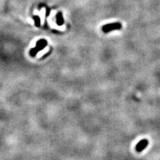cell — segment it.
Returning <instances> with one entry per match:
<instances>
[{
  "label": "cell",
  "instance_id": "6da1fadb",
  "mask_svg": "<svg viewBox=\"0 0 160 160\" xmlns=\"http://www.w3.org/2000/svg\"><path fill=\"white\" fill-rule=\"evenodd\" d=\"M121 28H122V25L119 23H113L103 25L102 27V30L104 33H108L110 31L119 29Z\"/></svg>",
  "mask_w": 160,
  "mask_h": 160
},
{
  "label": "cell",
  "instance_id": "7a4b0ae2",
  "mask_svg": "<svg viewBox=\"0 0 160 160\" xmlns=\"http://www.w3.org/2000/svg\"><path fill=\"white\" fill-rule=\"evenodd\" d=\"M147 145H148V141L147 139H142L137 143L135 147L136 151L137 152H141L147 146Z\"/></svg>",
  "mask_w": 160,
  "mask_h": 160
},
{
  "label": "cell",
  "instance_id": "3957f363",
  "mask_svg": "<svg viewBox=\"0 0 160 160\" xmlns=\"http://www.w3.org/2000/svg\"><path fill=\"white\" fill-rule=\"evenodd\" d=\"M47 44H48V42H47L46 39H39V41L37 42L36 46L37 47H38V48H41L42 50L46 48Z\"/></svg>",
  "mask_w": 160,
  "mask_h": 160
},
{
  "label": "cell",
  "instance_id": "277c9868",
  "mask_svg": "<svg viewBox=\"0 0 160 160\" xmlns=\"http://www.w3.org/2000/svg\"><path fill=\"white\" fill-rule=\"evenodd\" d=\"M41 50H42V49H41V48H38V47L35 46V48H32V49L30 50V55L31 56H32V57H34V56H35V55L37 54V53L39 52V51H41Z\"/></svg>",
  "mask_w": 160,
  "mask_h": 160
},
{
  "label": "cell",
  "instance_id": "5b68a950",
  "mask_svg": "<svg viewBox=\"0 0 160 160\" xmlns=\"http://www.w3.org/2000/svg\"><path fill=\"white\" fill-rule=\"evenodd\" d=\"M57 23L59 25H62L63 23V19L61 13H59L57 15Z\"/></svg>",
  "mask_w": 160,
  "mask_h": 160
},
{
  "label": "cell",
  "instance_id": "8992f818",
  "mask_svg": "<svg viewBox=\"0 0 160 160\" xmlns=\"http://www.w3.org/2000/svg\"><path fill=\"white\" fill-rule=\"evenodd\" d=\"M33 18L35 20V26L36 27H39L40 26V18L39 16H37V15H34L33 17Z\"/></svg>",
  "mask_w": 160,
  "mask_h": 160
},
{
  "label": "cell",
  "instance_id": "52a82bcc",
  "mask_svg": "<svg viewBox=\"0 0 160 160\" xmlns=\"http://www.w3.org/2000/svg\"><path fill=\"white\" fill-rule=\"evenodd\" d=\"M50 14V9H47V13H46V16H48Z\"/></svg>",
  "mask_w": 160,
  "mask_h": 160
}]
</instances>
